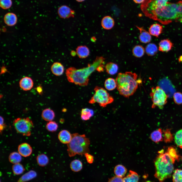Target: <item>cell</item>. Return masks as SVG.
<instances>
[{
	"label": "cell",
	"instance_id": "1",
	"mask_svg": "<svg viewBox=\"0 0 182 182\" xmlns=\"http://www.w3.org/2000/svg\"><path fill=\"white\" fill-rule=\"evenodd\" d=\"M105 59L103 57L97 56L92 63L88 64L86 67L79 69L74 67L68 68L65 71L68 81L81 86L87 85L90 76L99 66L104 65Z\"/></svg>",
	"mask_w": 182,
	"mask_h": 182
},
{
	"label": "cell",
	"instance_id": "2",
	"mask_svg": "<svg viewBox=\"0 0 182 182\" xmlns=\"http://www.w3.org/2000/svg\"><path fill=\"white\" fill-rule=\"evenodd\" d=\"M148 17L166 25L173 21H182V1L168 2L152 13Z\"/></svg>",
	"mask_w": 182,
	"mask_h": 182
},
{
	"label": "cell",
	"instance_id": "3",
	"mask_svg": "<svg viewBox=\"0 0 182 182\" xmlns=\"http://www.w3.org/2000/svg\"><path fill=\"white\" fill-rule=\"evenodd\" d=\"M159 152L154 161V176L160 182H163L171 177L174 171V164L177 159L168 150L164 152V150H162Z\"/></svg>",
	"mask_w": 182,
	"mask_h": 182
},
{
	"label": "cell",
	"instance_id": "4",
	"mask_svg": "<svg viewBox=\"0 0 182 182\" xmlns=\"http://www.w3.org/2000/svg\"><path fill=\"white\" fill-rule=\"evenodd\" d=\"M116 80L119 94L127 98L134 94L142 82L137 74L131 72L119 73Z\"/></svg>",
	"mask_w": 182,
	"mask_h": 182
},
{
	"label": "cell",
	"instance_id": "5",
	"mask_svg": "<svg viewBox=\"0 0 182 182\" xmlns=\"http://www.w3.org/2000/svg\"><path fill=\"white\" fill-rule=\"evenodd\" d=\"M90 144L89 139L84 134H80L77 133L72 134L70 142L67 144V151L69 156L73 157L76 154L82 156L89 152Z\"/></svg>",
	"mask_w": 182,
	"mask_h": 182
},
{
	"label": "cell",
	"instance_id": "6",
	"mask_svg": "<svg viewBox=\"0 0 182 182\" xmlns=\"http://www.w3.org/2000/svg\"><path fill=\"white\" fill-rule=\"evenodd\" d=\"M94 91V94L89 101V104L97 103L100 106L105 107L113 101V97L103 88L96 86Z\"/></svg>",
	"mask_w": 182,
	"mask_h": 182
},
{
	"label": "cell",
	"instance_id": "7",
	"mask_svg": "<svg viewBox=\"0 0 182 182\" xmlns=\"http://www.w3.org/2000/svg\"><path fill=\"white\" fill-rule=\"evenodd\" d=\"M13 125L17 132L27 136L31 135L34 126L32 121L29 117L17 118L14 121Z\"/></svg>",
	"mask_w": 182,
	"mask_h": 182
},
{
	"label": "cell",
	"instance_id": "8",
	"mask_svg": "<svg viewBox=\"0 0 182 182\" xmlns=\"http://www.w3.org/2000/svg\"><path fill=\"white\" fill-rule=\"evenodd\" d=\"M150 96L153 103L152 108L157 106L162 109L167 102L168 96L159 86L152 88Z\"/></svg>",
	"mask_w": 182,
	"mask_h": 182
},
{
	"label": "cell",
	"instance_id": "9",
	"mask_svg": "<svg viewBox=\"0 0 182 182\" xmlns=\"http://www.w3.org/2000/svg\"><path fill=\"white\" fill-rule=\"evenodd\" d=\"M169 0H145L141 8L145 16L148 17L153 12L164 6Z\"/></svg>",
	"mask_w": 182,
	"mask_h": 182
},
{
	"label": "cell",
	"instance_id": "10",
	"mask_svg": "<svg viewBox=\"0 0 182 182\" xmlns=\"http://www.w3.org/2000/svg\"><path fill=\"white\" fill-rule=\"evenodd\" d=\"M58 14L59 17L63 19H67L74 17L75 12L68 6L63 5L59 7L58 10Z\"/></svg>",
	"mask_w": 182,
	"mask_h": 182
},
{
	"label": "cell",
	"instance_id": "11",
	"mask_svg": "<svg viewBox=\"0 0 182 182\" xmlns=\"http://www.w3.org/2000/svg\"><path fill=\"white\" fill-rule=\"evenodd\" d=\"M159 84V86L165 92L168 96L170 97L173 94L175 91L174 86L168 79H165L162 80Z\"/></svg>",
	"mask_w": 182,
	"mask_h": 182
},
{
	"label": "cell",
	"instance_id": "12",
	"mask_svg": "<svg viewBox=\"0 0 182 182\" xmlns=\"http://www.w3.org/2000/svg\"><path fill=\"white\" fill-rule=\"evenodd\" d=\"M18 152L21 156L26 157L31 154L32 150L31 146L29 144L24 143L18 146Z\"/></svg>",
	"mask_w": 182,
	"mask_h": 182
},
{
	"label": "cell",
	"instance_id": "13",
	"mask_svg": "<svg viewBox=\"0 0 182 182\" xmlns=\"http://www.w3.org/2000/svg\"><path fill=\"white\" fill-rule=\"evenodd\" d=\"M19 85L20 87L23 90L28 91L30 90L33 87V82L31 78L25 77L20 80Z\"/></svg>",
	"mask_w": 182,
	"mask_h": 182
},
{
	"label": "cell",
	"instance_id": "14",
	"mask_svg": "<svg viewBox=\"0 0 182 182\" xmlns=\"http://www.w3.org/2000/svg\"><path fill=\"white\" fill-rule=\"evenodd\" d=\"M4 20L5 23L7 26L12 27L15 26L16 24L17 18L15 14L8 12L4 15Z\"/></svg>",
	"mask_w": 182,
	"mask_h": 182
},
{
	"label": "cell",
	"instance_id": "15",
	"mask_svg": "<svg viewBox=\"0 0 182 182\" xmlns=\"http://www.w3.org/2000/svg\"><path fill=\"white\" fill-rule=\"evenodd\" d=\"M136 27L140 32L139 36L140 41L145 43L150 42L151 40V37L149 32L145 30L143 27H139L137 26Z\"/></svg>",
	"mask_w": 182,
	"mask_h": 182
},
{
	"label": "cell",
	"instance_id": "16",
	"mask_svg": "<svg viewBox=\"0 0 182 182\" xmlns=\"http://www.w3.org/2000/svg\"><path fill=\"white\" fill-rule=\"evenodd\" d=\"M173 47V44L168 39L161 40L159 44L158 50L163 52H167Z\"/></svg>",
	"mask_w": 182,
	"mask_h": 182
},
{
	"label": "cell",
	"instance_id": "17",
	"mask_svg": "<svg viewBox=\"0 0 182 182\" xmlns=\"http://www.w3.org/2000/svg\"><path fill=\"white\" fill-rule=\"evenodd\" d=\"M58 138L61 143L67 144L70 142L71 140L72 134L67 130H63L59 133Z\"/></svg>",
	"mask_w": 182,
	"mask_h": 182
},
{
	"label": "cell",
	"instance_id": "18",
	"mask_svg": "<svg viewBox=\"0 0 182 182\" xmlns=\"http://www.w3.org/2000/svg\"><path fill=\"white\" fill-rule=\"evenodd\" d=\"M163 30L162 25L156 23L150 26L149 29V31L151 35L157 37L162 33Z\"/></svg>",
	"mask_w": 182,
	"mask_h": 182
},
{
	"label": "cell",
	"instance_id": "19",
	"mask_svg": "<svg viewBox=\"0 0 182 182\" xmlns=\"http://www.w3.org/2000/svg\"><path fill=\"white\" fill-rule=\"evenodd\" d=\"M51 69L53 74L58 76L62 75L64 71L63 66L59 62L54 63L51 66Z\"/></svg>",
	"mask_w": 182,
	"mask_h": 182
},
{
	"label": "cell",
	"instance_id": "20",
	"mask_svg": "<svg viewBox=\"0 0 182 182\" xmlns=\"http://www.w3.org/2000/svg\"><path fill=\"white\" fill-rule=\"evenodd\" d=\"M76 52L79 57L82 59L86 58L90 54L89 48L85 45L78 46L76 49Z\"/></svg>",
	"mask_w": 182,
	"mask_h": 182
},
{
	"label": "cell",
	"instance_id": "21",
	"mask_svg": "<svg viewBox=\"0 0 182 182\" xmlns=\"http://www.w3.org/2000/svg\"><path fill=\"white\" fill-rule=\"evenodd\" d=\"M114 24L115 21L113 19L109 16L104 17L101 21V25L102 27L106 30H109L112 28Z\"/></svg>",
	"mask_w": 182,
	"mask_h": 182
},
{
	"label": "cell",
	"instance_id": "22",
	"mask_svg": "<svg viewBox=\"0 0 182 182\" xmlns=\"http://www.w3.org/2000/svg\"><path fill=\"white\" fill-rule=\"evenodd\" d=\"M105 69L108 74L110 75H113L117 73L119 67L117 64L110 62L107 63L106 64Z\"/></svg>",
	"mask_w": 182,
	"mask_h": 182
},
{
	"label": "cell",
	"instance_id": "23",
	"mask_svg": "<svg viewBox=\"0 0 182 182\" xmlns=\"http://www.w3.org/2000/svg\"><path fill=\"white\" fill-rule=\"evenodd\" d=\"M41 116L44 120L49 122L52 121L54 119L55 117V113L52 110L47 108L42 111Z\"/></svg>",
	"mask_w": 182,
	"mask_h": 182
},
{
	"label": "cell",
	"instance_id": "24",
	"mask_svg": "<svg viewBox=\"0 0 182 182\" xmlns=\"http://www.w3.org/2000/svg\"><path fill=\"white\" fill-rule=\"evenodd\" d=\"M163 132L161 128L155 130L152 132L150 138L152 141L156 143L162 141L163 140Z\"/></svg>",
	"mask_w": 182,
	"mask_h": 182
},
{
	"label": "cell",
	"instance_id": "25",
	"mask_svg": "<svg viewBox=\"0 0 182 182\" xmlns=\"http://www.w3.org/2000/svg\"><path fill=\"white\" fill-rule=\"evenodd\" d=\"M139 176L136 172L130 170L128 174L123 178L124 182H138Z\"/></svg>",
	"mask_w": 182,
	"mask_h": 182
},
{
	"label": "cell",
	"instance_id": "26",
	"mask_svg": "<svg viewBox=\"0 0 182 182\" xmlns=\"http://www.w3.org/2000/svg\"><path fill=\"white\" fill-rule=\"evenodd\" d=\"M36 176V172L34 170H31L22 175L17 182H25L34 178Z\"/></svg>",
	"mask_w": 182,
	"mask_h": 182
},
{
	"label": "cell",
	"instance_id": "27",
	"mask_svg": "<svg viewBox=\"0 0 182 182\" xmlns=\"http://www.w3.org/2000/svg\"><path fill=\"white\" fill-rule=\"evenodd\" d=\"M145 51L147 55L152 56L157 53L158 48L156 45L153 43H150L146 46Z\"/></svg>",
	"mask_w": 182,
	"mask_h": 182
},
{
	"label": "cell",
	"instance_id": "28",
	"mask_svg": "<svg viewBox=\"0 0 182 182\" xmlns=\"http://www.w3.org/2000/svg\"><path fill=\"white\" fill-rule=\"evenodd\" d=\"M94 114V111L92 109L88 108H83L81 111V118L83 120H87L93 116Z\"/></svg>",
	"mask_w": 182,
	"mask_h": 182
},
{
	"label": "cell",
	"instance_id": "29",
	"mask_svg": "<svg viewBox=\"0 0 182 182\" xmlns=\"http://www.w3.org/2000/svg\"><path fill=\"white\" fill-rule=\"evenodd\" d=\"M104 85L107 90L109 91L113 90L117 87L116 80L112 78H108L105 80Z\"/></svg>",
	"mask_w": 182,
	"mask_h": 182
},
{
	"label": "cell",
	"instance_id": "30",
	"mask_svg": "<svg viewBox=\"0 0 182 182\" xmlns=\"http://www.w3.org/2000/svg\"><path fill=\"white\" fill-rule=\"evenodd\" d=\"M8 158L9 162L14 164L19 163L22 160L21 156L18 152H16L10 153Z\"/></svg>",
	"mask_w": 182,
	"mask_h": 182
},
{
	"label": "cell",
	"instance_id": "31",
	"mask_svg": "<svg viewBox=\"0 0 182 182\" xmlns=\"http://www.w3.org/2000/svg\"><path fill=\"white\" fill-rule=\"evenodd\" d=\"M127 172L126 168L121 165L116 166L114 169V172L116 176L123 177L125 176Z\"/></svg>",
	"mask_w": 182,
	"mask_h": 182
},
{
	"label": "cell",
	"instance_id": "32",
	"mask_svg": "<svg viewBox=\"0 0 182 182\" xmlns=\"http://www.w3.org/2000/svg\"><path fill=\"white\" fill-rule=\"evenodd\" d=\"M145 49L142 46L137 45L135 46L132 50L133 55L137 58H140L143 56L145 52Z\"/></svg>",
	"mask_w": 182,
	"mask_h": 182
},
{
	"label": "cell",
	"instance_id": "33",
	"mask_svg": "<svg viewBox=\"0 0 182 182\" xmlns=\"http://www.w3.org/2000/svg\"><path fill=\"white\" fill-rule=\"evenodd\" d=\"M83 166L82 162L78 160H75L72 161L70 164L71 170L74 172H78L82 169Z\"/></svg>",
	"mask_w": 182,
	"mask_h": 182
},
{
	"label": "cell",
	"instance_id": "34",
	"mask_svg": "<svg viewBox=\"0 0 182 182\" xmlns=\"http://www.w3.org/2000/svg\"><path fill=\"white\" fill-rule=\"evenodd\" d=\"M36 160L38 165L41 166H44L49 163V159L47 156L44 154L39 155L36 157Z\"/></svg>",
	"mask_w": 182,
	"mask_h": 182
},
{
	"label": "cell",
	"instance_id": "35",
	"mask_svg": "<svg viewBox=\"0 0 182 182\" xmlns=\"http://www.w3.org/2000/svg\"><path fill=\"white\" fill-rule=\"evenodd\" d=\"M173 182H182V169H176L172 174Z\"/></svg>",
	"mask_w": 182,
	"mask_h": 182
},
{
	"label": "cell",
	"instance_id": "36",
	"mask_svg": "<svg viewBox=\"0 0 182 182\" xmlns=\"http://www.w3.org/2000/svg\"><path fill=\"white\" fill-rule=\"evenodd\" d=\"M12 169L13 173L17 175L22 174L25 170L23 165L19 163L14 164L12 166Z\"/></svg>",
	"mask_w": 182,
	"mask_h": 182
},
{
	"label": "cell",
	"instance_id": "37",
	"mask_svg": "<svg viewBox=\"0 0 182 182\" xmlns=\"http://www.w3.org/2000/svg\"><path fill=\"white\" fill-rule=\"evenodd\" d=\"M174 141L176 145L182 148V129L177 131L174 136Z\"/></svg>",
	"mask_w": 182,
	"mask_h": 182
},
{
	"label": "cell",
	"instance_id": "38",
	"mask_svg": "<svg viewBox=\"0 0 182 182\" xmlns=\"http://www.w3.org/2000/svg\"><path fill=\"white\" fill-rule=\"evenodd\" d=\"M58 128V124L54 121H50L47 123L46 125V129L49 131H56Z\"/></svg>",
	"mask_w": 182,
	"mask_h": 182
},
{
	"label": "cell",
	"instance_id": "39",
	"mask_svg": "<svg viewBox=\"0 0 182 182\" xmlns=\"http://www.w3.org/2000/svg\"><path fill=\"white\" fill-rule=\"evenodd\" d=\"M12 5L11 0H0V6L3 9H7L9 8Z\"/></svg>",
	"mask_w": 182,
	"mask_h": 182
},
{
	"label": "cell",
	"instance_id": "40",
	"mask_svg": "<svg viewBox=\"0 0 182 182\" xmlns=\"http://www.w3.org/2000/svg\"><path fill=\"white\" fill-rule=\"evenodd\" d=\"M174 102L179 105L182 104V93L179 92L174 93L173 96Z\"/></svg>",
	"mask_w": 182,
	"mask_h": 182
},
{
	"label": "cell",
	"instance_id": "41",
	"mask_svg": "<svg viewBox=\"0 0 182 182\" xmlns=\"http://www.w3.org/2000/svg\"><path fill=\"white\" fill-rule=\"evenodd\" d=\"M164 133V139L165 142H168L171 141L173 140V137L169 130L166 129Z\"/></svg>",
	"mask_w": 182,
	"mask_h": 182
},
{
	"label": "cell",
	"instance_id": "42",
	"mask_svg": "<svg viewBox=\"0 0 182 182\" xmlns=\"http://www.w3.org/2000/svg\"><path fill=\"white\" fill-rule=\"evenodd\" d=\"M108 182H124L123 177L115 176L109 179Z\"/></svg>",
	"mask_w": 182,
	"mask_h": 182
},
{
	"label": "cell",
	"instance_id": "43",
	"mask_svg": "<svg viewBox=\"0 0 182 182\" xmlns=\"http://www.w3.org/2000/svg\"><path fill=\"white\" fill-rule=\"evenodd\" d=\"M84 155L88 163L89 164H91L93 163L94 160L93 156L88 154V153H86Z\"/></svg>",
	"mask_w": 182,
	"mask_h": 182
},
{
	"label": "cell",
	"instance_id": "44",
	"mask_svg": "<svg viewBox=\"0 0 182 182\" xmlns=\"http://www.w3.org/2000/svg\"><path fill=\"white\" fill-rule=\"evenodd\" d=\"M5 125L4 123V119L2 116H0V130L1 133L4 129Z\"/></svg>",
	"mask_w": 182,
	"mask_h": 182
},
{
	"label": "cell",
	"instance_id": "45",
	"mask_svg": "<svg viewBox=\"0 0 182 182\" xmlns=\"http://www.w3.org/2000/svg\"><path fill=\"white\" fill-rule=\"evenodd\" d=\"M36 89L38 93L40 94H41L42 93V87L39 85L36 88Z\"/></svg>",
	"mask_w": 182,
	"mask_h": 182
},
{
	"label": "cell",
	"instance_id": "46",
	"mask_svg": "<svg viewBox=\"0 0 182 182\" xmlns=\"http://www.w3.org/2000/svg\"><path fill=\"white\" fill-rule=\"evenodd\" d=\"M135 3L137 4H141L143 3L145 0H133Z\"/></svg>",
	"mask_w": 182,
	"mask_h": 182
},
{
	"label": "cell",
	"instance_id": "47",
	"mask_svg": "<svg viewBox=\"0 0 182 182\" xmlns=\"http://www.w3.org/2000/svg\"><path fill=\"white\" fill-rule=\"evenodd\" d=\"M71 55L73 56H75L76 54V51H71Z\"/></svg>",
	"mask_w": 182,
	"mask_h": 182
},
{
	"label": "cell",
	"instance_id": "48",
	"mask_svg": "<svg viewBox=\"0 0 182 182\" xmlns=\"http://www.w3.org/2000/svg\"><path fill=\"white\" fill-rule=\"evenodd\" d=\"M178 60L179 62H182V55L179 57L178 58Z\"/></svg>",
	"mask_w": 182,
	"mask_h": 182
},
{
	"label": "cell",
	"instance_id": "49",
	"mask_svg": "<svg viewBox=\"0 0 182 182\" xmlns=\"http://www.w3.org/2000/svg\"><path fill=\"white\" fill-rule=\"evenodd\" d=\"M85 0H76L77 2H83Z\"/></svg>",
	"mask_w": 182,
	"mask_h": 182
},
{
	"label": "cell",
	"instance_id": "50",
	"mask_svg": "<svg viewBox=\"0 0 182 182\" xmlns=\"http://www.w3.org/2000/svg\"><path fill=\"white\" fill-rule=\"evenodd\" d=\"M181 160H182V157H181Z\"/></svg>",
	"mask_w": 182,
	"mask_h": 182
}]
</instances>
